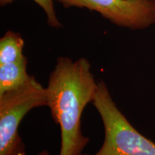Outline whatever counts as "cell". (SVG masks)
<instances>
[{"label":"cell","instance_id":"6da1fadb","mask_svg":"<svg viewBox=\"0 0 155 155\" xmlns=\"http://www.w3.org/2000/svg\"><path fill=\"white\" fill-rule=\"evenodd\" d=\"M98 82L86 58L59 57L46 87L52 118L60 126V155H81L90 141L81 131L84 108L92 103Z\"/></svg>","mask_w":155,"mask_h":155},{"label":"cell","instance_id":"7a4b0ae2","mask_svg":"<svg viewBox=\"0 0 155 155\" xmlns=\"http://www.w3.org/2000/svg\"><path fill=\"white\" fill-rule=\"evenodd\" d=\"M92 104L104 127V143L92 155H155V143L139 133L128 121L117 107L104 81L98 82Z\"/></svg>","mask_w":155,"mask_h":155},{"label":"cell","instance_id":"3957f363","mask_svg":"<svg viewBox=\"0 0 155 155\" xmlns=\"http://www.w3.org/2000/svg\"><path fill=\"white\" fill-rule=\"evenodd\" d=\"M48 104L47 89L34 75L19 88L0 95V155H27L19 126L29 111Z\"/></svg>","mask_w":155,"mask_h":155},{"label":"cell","instance_id":"277c9868","mask_svg":"<svg viewBox=\"0 0 155 155\" xmlns=\"http://www.w3.org/2000/svg\"><path fill=\"white\" fill-rule=\"evenodd\" d=\"M65 8H86L113 24L144 30L155 24V0H55Z\"/></svg>","mask_w":155,"mask_h":155},{"label":"cell","instance_id":"5b68a950","mask_svg":"<svg viewBox=\"0 0 155 155\" xmlns=\"http://www.w3.org/2000/svg\"><path fill=\"white\" fill-rule=\"evenodd\" d=\"M28 58L0 65V95L15 90L26 82L30 75L27 71Z\"/></svg>","mask_w":155,"mask_h":155},{"label":"cell","instance_id":"8992f818","mask_svg":"<svg viewBox=\"0 0 155 155\" xmlns=\"http://www.w3.org/2000/svg\"><path fill=\"white\" fill-rule=\"evenodd\" d=\"M25 41L21 35L14 31H7L0 39V65L14 63L24 57Z\"/></svg>","mask_w":155,"mask_h":155},{"label":"cell","instance_id":"52a82bcc","mask_svg":"<svg viewBox=\"0 0 155 155\" xmlns=\"http://www.w3.org/2000/svg\"><path fill=\"white\" fill-rule=\"evenodd\" d=\"M15 0H0V6L5 7L10 5ZM37 5L40 6L45 12L47 16V22L49 26L53 28H62V24L58 19L54 8V0H32Z\"/></svg>","mask_w":155,"mask_h":155},{"label":"cell","instance_id":"ba28073f","mask_svg":"<svg viewBox=\"0 0 155 155\" xmlns=\"http://www.w3.org/2000/svg\"><path fill=\"white\" fill-rule=\"evenodd\" d=\"M38 155H50V153L48 152V151L44 150V151H42V152H40Z\"/></svg>","mask_w":155,"mask_h":155}]
</instances>
